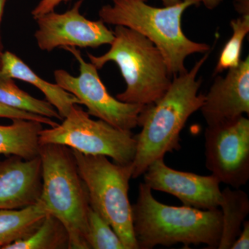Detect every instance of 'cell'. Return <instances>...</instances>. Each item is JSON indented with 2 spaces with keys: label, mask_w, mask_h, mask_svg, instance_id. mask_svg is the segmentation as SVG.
Here are the masks:
<instances>
[{
  "label": "cell",
  "mask_w": 249,
  "mask_h": 249,
  "mask_svg": "<svg viewBox=\"0 0 249 249\" xmlns=\"http://www.w3.org/2000/svg\"><path fill=\"white\" fill-rule=\"evenodd\" d=\"M209 55L206 52L191 70L174 76L164 94L144 106L139 117L142 131L134 135L137 145L132 178L142 176L152 162L165 154L181 149V130L204 104L205 95L198 93L202 80L196 76Z\"/></svg>",
  "instance_id": "obj_1"
},
{
  "label": "cell",
  "mask_w": 249,
  "mask_h": 249,
  "mask_svg": "<svg viewBox=\"0 0 249 249\" xmlns=\"http://www.w3.org/2000/svg\"><path fill=\"white\" fill-rule=\"evenodd\" d=\"M152 191L145 183H141L137 202L132 206L139 249L177 244H182L186 248L206 245L207 249H217L222 232L221 210L168 206L157 201Z\"/></svg>",
  "instance_id": "obj_2"
},
{
  "label": "cell",
  "mask_w": 249,
  "mask_h": 249,
  "mask_svg": "<svg viewBox=\"0 0 249 249\" xmlns=\"http://www.w3.org/2000/svg\"><path fill=\"white\" fill-rule=\"evenodd\" d=\"M98 12L106 24L124 26L146 37L160 49L170 75L188 71L185 60L192 54L209 52L210 46L190 40L183 32L181 19L184 11L199 6V0H181L163 8L147 4V0H111Z\"/></svg>",
  "instance_id": "obj_3"
},
{
  "label": "cell",
  "mask_w": 249,
  "mask_h": 249,
  "mask_svg": "<svg viewBox=\"0 0 249 249\" xmlns=\"http://www.w3.org/2000/svg\"><path fill=\"white\" fill-rule=\"evenodd\" d=\"M42 192L40 200L66 229L70 249H89V195L71 149L59 144L40 145Z\"/></svg>",
  "instance_id": "obj_4"
},
{
  "label": "cell",
  "mask_w": 249,
  "mask_h": 249,
  "mask_svg": "<svg viewBox=\"0 0 249 249\" xmlns=\"http://www.w3.org/2000/svg\"><path fill=\"white\" fill-rule=\"evenodd\" d=\"M114 39L107 53L101 56L88 53L98 70L114 62L120 69L127 88L116 98L132 104H151L161 97L171 84V75L160 49L137 31L116 26Z\"/></svg>",
  "instance_id": "obj_5"
},
{
  "label": "cell",
  "mask_w": 249,
  "mask_h": 249,
  "mask_svg": "<svg viewBox=\"0 0 249 249\" xmlns=\"http://www.w3.org/2000/svg\"><path fill=\"white\" fill-rule=\"evenodd\" d=\"M71 150L88 189L90 206L110 224L125 249H139L128 196L133 172L132 163L119 164L106 156L84 155Z\"/></svg>",
  "instance_id": "obj_6"
},
{
  "label": "cell",
  "mask_w": 249,
  "mask_h": 249,
  "mask_svg": "<svg viewBox=\"0 0 249 249\" xmlns=\"http://www.w3.org/2000/svg\"><path fill=\"white\" fill-rule=\"evenodd\" d=\"M40 144H59L84 155L106 156L121 165L132 163L137 145L132 131L117 128L101 119L93 120L77 105L61 124L42 129Z\"/></svg>",
  "instance_id": "obj_7"
},
{
  "label": "cell",
  "mask_w": 249,
  "mask_h": 249,
  "mask_svg": "<svg viewBox=\"0 0 249 249\" xmlns=\"http://www.w3.org/2000/svg\"><path fill=\"white\" fill-rule=\"evenodd\" d=\"M79 65V76H73L63 70L54 71L55 83L79 100L80 105L88 108L90 116L123 129L132 131L138 126L139 117L144 108L142 105L119 101L108 92L91 62L85 61L76 47H66Z\"/></svg>",
  "instance_id": "obj_8"
},
{
  "label": "cell",
  "mask_w": 249,
  "mask_h": 249,
  "mask_svg": "<svg viewBox=\"0 0 249 249\" xmlns=\"http://www.w3.org/2000/svg\"><path fill=\"white\" fill-rule=\"evenodd\" d=\"M206 166L219 182L233 188L249 180V120L207 126L205 131Z\"/></svg>",
  "instance_id": "obj_9"
},
{
  "label": "cell",
  "mask_w": 249,
  "mask_h": 249,
  "mask_svg": "<svg viewBox=\"0 0 249 249\" xmlns=\"http://www.w3.org/2000/svg\"><path fill=\"white\" fill-rule=\"evenodd\" d=\"M84 0H78L71 9L63 14L55 11L36 18L35 37L39 48L47 52L66 47L96 48L111 45L114 31L101 19L92 21L80 14Z\"/></svg>",
  "instance_id": "obj_10"
},
{
  "label": "cell",
  "mask_w": 249,
  "mask_h": 249,
  "mask_svg": "<svg viewBox=\"0 0 249 249\" xmlns=\"http://www.w3.org/2000/svg\"><path fill=\"white\" fill-rule=\"evenodd\" d=\"M144 183L152 190L176 196L184 206L201 210L219 209L222 191L214 175L178 171L165 164L164 157L147 167Z\"/></svg>",
  "instance_id": "obj_11"
},
{
  "label": "cell",
  "mask_w": 249,
  "mask_h": 249,
  "mask_svg": "<svg viewBox=\"0 0 249 249\" xmlns=\"http://www.w3.org/2000/svg\"><path fill=\"white\" fill-rule=\"evenodd\" d=\"M207 126L235 120L249 114V58L218 76L200 108Z\"/></svg>",
  "instance_id": "obj_12"
},
{
  "label": "cell",
  "mask_w": 249,
  "mask_h": 249,
  "mask_svg": "<svg viewBox=\"0 0 249 249\" xmlns=\"http://www.w3.org/2000/svg\"><path fill=\"white\" fill-rule=\"evenodd\" d=\"M40 156L0 160V209H20L36 204L42 192Z\"/></svg>",
  "instance_id": "obj_13"
},
{
  "label": "cell",
  "mask_w": 249,
  "mask_h": 249,
  "mask_svg": "<svg viewBox=\"0 0 249 249\" xmlns=\"http://www.w3.org/2000/svg\"><path fill=\"white\" fill-rule=\"evenodd\" d=\"M0 73L11 79L22 80L35 86L45 95L46 101L56 109L62 119L73 106L80 105L76 96L62 89L56 83L53 84L41 78L25 62L11 52H1Z\"/></svg>",
  "instance_id": "obj_14"
},
{
  "label": "cell",
  "mask_w": 249,
  "mask_h": 249,
  "mask_svg": "<svg viewBox=\"0 0 249 249\" xmlns=\"http://www.w3.org/2000/svg\"><path fill=\"white\" fill-rule=\"evenodd\" d=\"M42 124L16 119L9 125H0V156H16L24 160L34 158L40 152Z\"/></svg>",
  "instance_id": "obj_15"
},
{
  "label": "cell",
  "mask_w": 249,
  "mask_h": 249,
  "mask_svg": "<svg viewBox=\"0 0 249 249\" xmlns=\"http://www.w3.org/2000/svg\"><path fill=\"white\" fill-rule=\"evenodd\" d=\"M49 214L40 200L20 209H0V249L31 235Z\"/></svg>",
  "instance_id": "obj_16"
},
{
  "label": "cell",
  "mask_w": 249,
  "mask_h": 249,
  "mask_svg": "<svg viewBox=\"0 0 249 249\" xmlns=\"http://www.w3.org/2000/svg\"><path fill=\"white\" fill-rule=\"evenodd\" d=\"M219 207L222 212V232L217 249H231L240 235L249 213V198L245 191L227 187L222 191Z\"/></svg>",
  "instance_id": "obj_17"
},
{
  "label": "cell",
  "mask_w": 249,
  "mask_h": 249,
  "mask_svg": "<svg viewBox=\"0 0 249 249\" xmlns=\"http://www.w3.org/2000/svg\"><path fill=\"white\" fill-rule=\"evenodd\" d=\"M69 247L66 229L59 219L49 213L29 237L1 249H69Z\"/></svg>",
  "instance_id": "obj_18"
},
{
  "label": "cell",
  "mask_w": 249,
  "mask_h": 249,
  "mask_svg": "<svg viewBox=\"0 0 249 249\" xmlns=\"http://www.w3.org/2000/svg\"><path fill=\"white\" fill-rule=\"evenodd\" d=\"M0 103L49 119L62 120L55 107L47 101L37 99L18 88L14 80L0 73Z\"/></svg>",
  "instance_id": "obj_19"
},
{
  "label": "cell",
  "mask_w": 249,
  "mask_h": 249,
  "mask_svg": "<svg viewBox=\"0 0 249 249\" xmlns=\"http://www.w3.org/2000/svg\"><path fill=\"white\" fill-rule=\"evenodd\" d=\"M230 24L232 35L223 47L214 76L240 65L242 45L249 32V14L241 15L237 19H232Z\"/></svg>",
  "instance_id": "obj_20"
},
{
  "label": "cell",
  "mask_w": 249,
  "mask_h": 249,
  "mask_svg": "<svg viewBox=\"0 0 249 249\" xmlns=\"http://www.w3.org/2000/svg\"><path fill=\"white\" fill-rule=\"evenodd\" d=\"M88 243L89 249H125L115 231L95 210L88 211Z\"/></svg>",
  "instance_id": "obj_21"
},
{
  "label": "cell",
  "mask_w": 249,
  "mask_h": 249,
  "mask_svg": "<svg viewBox=\"0 0 249 249\" xmlns=\"http://www.w3.org/2000/svg\"><path fill=\"white\" fill-rule=\"evenodd\" d=\"M0 118H5L12 121L16 119H23V120L37 121L42 124H48L50 127H55L58 124L53 119L49 118L10 107L1 103H0Z\"/></svg>",
  "instance_id": "obj_22"
},
{
  "label": "cell",
  "mask_w": 249,
  "mask_h": 249,
  "mask_svg": "<svg viewBox=\"0 0 249 249\" xmlns=\"http://www.w3.org/2000/svg\"><path fill=\"white\" fill-rule=\"evenodd\" d=\"M71 0H41L38 4L33 10L31 14L34 19L40 17L42 15L55 11V8L61 3H67Z\"/></svg>",
  "instance_id": "obj_23"
},
{
  "label": "cell",
  "mask_w": 249,
  "mask_h": 249,
  "mask_svg": "<svg viewBox=\"0 0 249 249\" xmlns=\"http://www.w3.org/2000/svg\"><path fill=\"white\" fill-rule=\"evenodd\" d=\"M249 249V222L246 220L243 223L242 231L240 235L232 244L231 249Z\"/></svg>",
  "instance_id": "obj_24"
},
{
  "label": "cell",
  "mask_w": 249,
  "mask_h": 249,
  "mask_svg": "<svg viewBox=\"0 0 249 249\" xmlns=\"http://www.w3.org/2000/svg\"><path fill=\"white\" fill-rule=\"evenodd\" d=\"M164 6H173L178 4L181 0H160ZM200 2L204 4L206 9L213 10L217 7L222 3V0H199Z\"/></svg>",
  "instance_id": "obj_25"
},
{
  "label": "cell",
  "mask_w": 249,
  "mask_h": 249,
  "mask_svg": "<svg viewBox=\"0 0 249 249\" xmlns=\"http://www.w3.org/2000/svg\"><path fill=\"white\" fill-rule=\"evenodd\" d=\"M235 9L241 15L249 14V0H235Z\"/></svg>",
  "instance_id": "obj_26"
},
{
  "label": "cell",
  "mask_w": 249,
  "mask_h": 249,
  "mask_svg": "<svg viewBox=\"0 0 249 249\" xmlns=\"http://www.w3.org/2000/svg\"><path fill=\"white\" fill-rule=\"evenodd\" d=\"M6 1H7V0H0V26H1L3 13H4V6ZM1 51H2V45H1V37H0V53L2 52Z\"/></svg>",
  "instance_id": "obj_27"
},
{
  "label": "cell",
  "mask_w": 249,
  "mask_h": 249,
  "mask_svg": "<svg viewBox=\"0 0 249 249\" xmlns=\"http://www.w3.org/2000/svg\"><path fill=\"white\" fill-rule=\"evenodd\" d=\"M0 55H1V53H0Z\"/></svg>",
  "instance_id": "obj_28"
}]
</instances>
